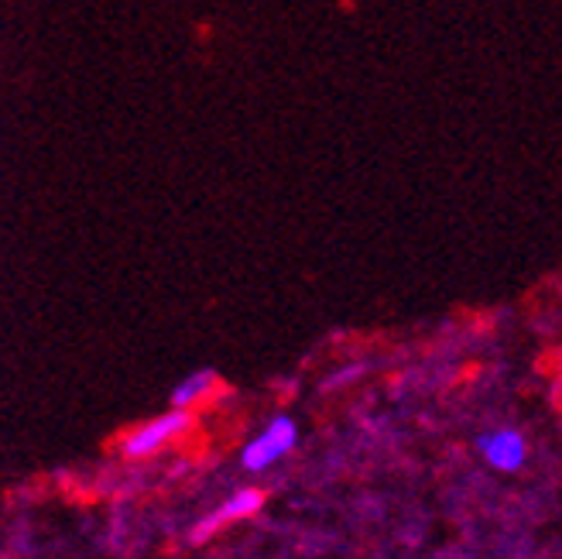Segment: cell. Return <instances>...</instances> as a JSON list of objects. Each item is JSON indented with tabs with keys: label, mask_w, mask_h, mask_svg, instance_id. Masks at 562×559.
<instances>
[{
	"label": "cell",
	"mask_w": 562,
	"mask_h": 559,
	"mask_svg": "<svg viewBox=\"0 0 562 559\" xmlns=\"http://www.w3.org/2000/svg\"><path fill=\"white\" fill-rule=\"evenodd\" d=\"M357 374H360V365H350V371H344V374H336V378H329V381H326V388H336V384H340V388H344V384H350V381H353Z\"/></svg>",
	"instance_id": "obj_7"
},
{
	"label": "cell",
	"mask_w": 562,
	"mask_h": 559,
	"mask_svg": "<svg viewBox=\"0 0 562 559\" xmlns=\"http://www.w3.org/2000/svg\"><path fill=\"white\" fill-rule=\"evenodd\" d=\"M216 391H220V374L216 371H195V374L182 378L172 388V409L195 412L200 405H206L216 395Z\"/></svg>",
	"instance_id": "obj_5"
},
{
	"label": "cell",
	"mask_w": 562,
	"mask_h": 559,
	"mask_svg": "<svg viewBox=\"0 0 562 559\" xmlns=\"http://www.w3.org/2000/svg\"><path fill=\"white\" fill-rule=\"evenodd\" d=\"M552 402H555V409L562 412V354H559V360H555V378H552Z\"/></svg>",
	"instance_id": "obj_6"
},
{
	"label": "cell",
	"mask_w": 562,
	"mask_h": 559,
	"mask_svg": "<svg viewBox=\"0 0 562 559\" xmlns=\"http://www.w3.org/2000/svg\"><path fill=\"white\" fill-rule=\"evenodd\" d=\"M476 450H481L484 460L501 473H515L528 460V443L518 429H491L476 439Z\"/></svg>",
	"instance_id": "obj_4"
},
{
	"label": "cell",
	"mask_w": 562,
	"mask_h": 559,
	"mask_svg": "<svg viewBox=\"0 0 562 559\" xmlns=\"http://www.w3.org/2000/svg\"><path fill=\"white\" fill-rule=\"evenodd\" d=\"M195 426V415L182 412V409H168L165 415H155L151 423H140L134 429H127L121 436V454L127 460H145L161 454L165 446H172L179 439H186Z\"/></svg>",
	"instance_id": "obj_1"
},
{
	"label": "cell",
	"mask_w": 562,
	"mask_h": 559,
	"mask_svg": "<svg viewBox=\"0 0 562 559\" xmlns=\"http://www.w3.org/2000/svg\"><path fill=\"white\" fill-rule=\"evenodd\" d=\"M261 505H265V491L261 488H240V491H234L223 505H216L206 518H200L192 525V533H189V539L200 546V543H206V539H213L216 533H223L227 525H234V522H244V518H250V515H258L261 512Z\"/></svg>",
	"instance_id": "obj_3"
},
{
	"label": "cell",
	"mask_w": 562,
	"mask_h": 559,
	"mask_svg": "<svg viewBox=\"0 0 562 559\" xmlns=\"http://www.w3.org/2000/svg\"><path fill=\"white\" fill-rule=\"evenodd\" d=\"M299 443V426L292 415H274L271 423L250 439L240 450V467L250 473H261L268 467H274L281 457H289Z\"/></svg>",
	"instance_id": "obj_2"
}]
</instances>
